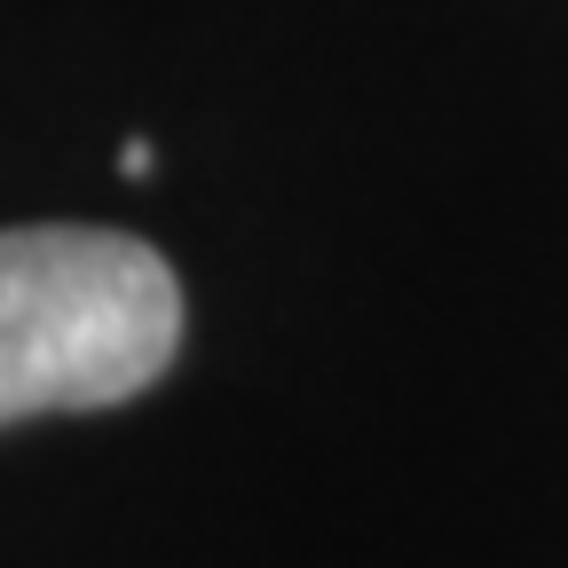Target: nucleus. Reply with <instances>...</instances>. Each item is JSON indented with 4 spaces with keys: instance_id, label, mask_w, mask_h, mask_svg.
Wrapping results in <instances>:
<instances>
[{
    "instance_id": "nucleus-1",
    "label": "nucleus",
    "mask_w": 568,
    "mask_h": 568,
    "mask_svg": "<svg viewBox=\"0 0 568 568\" xmlns=\"http://www.w3.org/2000/svg\"><path fill=\"white\" fill-rule=\"evenodd\" d=\"M182 347L174 268L119 230H0V426L134 403Z\"/></svg>"
}]
</instances>
